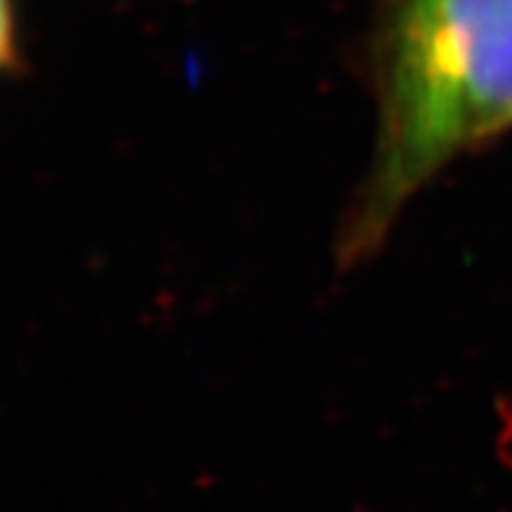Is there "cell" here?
<instances>
[{
    "label": "cell",
    "instance_id": "cell-1",
    "mask_svg": "<svg viewBox=\"0 0 512 512\" xmlns=\"http://www.w3.org/2000/svg\"><path fill=\"white\" fill-rule=\"evenodd\" d=\"M512 126V0H395L379 66L374 168L343 254L377 249L447 162Z\"/></svg>",
    "mask_w": 512,
    "mask_h": 512
}]
</instances>
